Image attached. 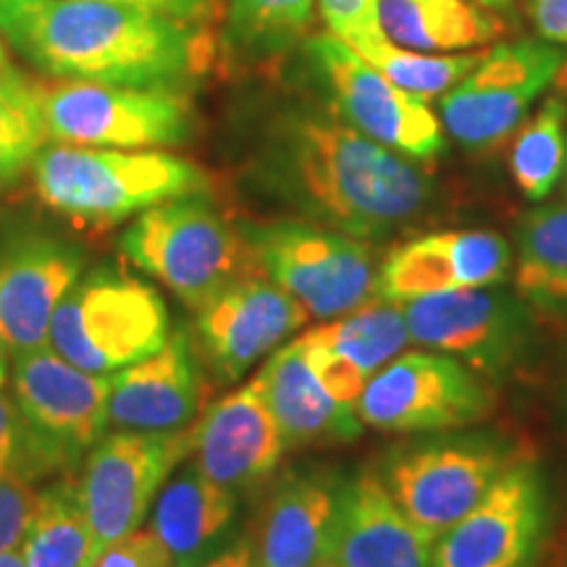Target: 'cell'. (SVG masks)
I'll use <instances>...</instances> for the list:
<instances>
[{
	"label": "cell",
	"mask_w": 567,
	"mask_h": 567,
	"mask_svg": "<svg viewBox=\"0 0 567 567\" xmlns=\"http://www.w3.org/2000/svg\"><path fill=\"white\" fill-rule=\"evenodd\" d=\"M239 179L255 200L365 243L421 224L436 200L431 176L326 103H281L258 118Z\"/></svg>",
	"instance_id": "obj_1"
},
{
	"label": "cell",
	"mask_w": 567,
	"mask_h": 567,
	"mask_svg": "<svg viewBox=\"0 0 567 567\" xmlns=\"http://www.w3.org/2000/svg\"><path fill=\"white\" fill-rule=\"evenodd\" d=\"M6 42L48 80L187 90L210 63L200 24L111 0H45Z\"/></svg>",
	"instance_id": "obj_2"
},
{
	"label": "cell",
	"mask_w": 567,
	"mask_h": 567,
	"mask_svg": "<svg viewBox=\"0 0 567 567\" xmlns=\"http://www.w3.org/2000/svg\"><path fill=\"white\" fill-rule=\"evenodd\" d=\"M30 182L48 210L76 226L109 229L153 205L210 197L213 182L195 161L168 151H118L48 142Z\"/></svg>",
	"instance_id": "obj_3"
},
{
	"label": "cell",
	"mask_w": 567,
	"mask_h": 567,
	"mask_svg": "<svg viewBox=\"0 0 567 567\" xmlns=\"http://www.w3.org/2000/svg\"><path fill=\"white\" fill-rule=\"evenodd\" d=\"M118 250L195 313L229 284L258 271L239 224L205 195L153 205L134 216L118 237Z\"/></svg>",
	"instance_id": "obj_4"
},
{
	"label": "cell",
	"mask_w": 567,
	"mask_h": 567,
	"mask_svg": "<svg viewBox=\"0 0 567 567\" xmlns=\"http://www.w3.org/2000/svg\"><path fill=\"white\" fill-rule=\"evenodd\" d=\"M526 452L494 431H444L394 444L375 471L423 534L436 538L465 517Z\"/></svg>",
	"instance_id": "obj_5"
},
{
	"label": "cell",
	"mask_w": 567,
	"mask_h": 567,
	"mask_svg": "<svg viewBox=\"0 0 567 567\" xmlns=\"http://www.w3.org/2000/svg\"><path fill=\"white\" fill-rule=\"evenodd\" d=\"M239 229L258 274L295 297L313 321H334L379 297L375 243L297 218L243 221Z\"/></svg>",
	"instance_id": "obj_6"
},
{
	"label": "cell",
	"mask_w": 567,
	"mask_h": 567,
	"mask_svg": "<svg viewBox=\"0 0 567 567\" xmlns=\"http://www.w3.org/2000/svg\"><path fill=\"white\" fill-rule=\"evenodd\" d=\"M168 337V308L153 284L95 268L55 308L48 344L82 371L111 375L151 358Z\"/></svg>",
	"instance_id": "obj_7"
},
{
	"label": "cell",
	"mask_w": 567,
	"mask_h": 567,
	"mask_svg": "<svg viewBox=\"0 0 567 567\" xmlns=\"http://www.w3.org/2000/svg\"><path fill=\"white\" fill-rule=\"evenodd\" d=\"M9 394L24 429L34 481L74 471L109 429L111 375L71 365L51 344L13 354Z\"/></svg>",
	"instance_id": "obj_8"
},
{
	"label": "cell",
	"mask_w": 567,
	"mask_h": 567,
	"mask_svg": "<svg viewBox=\"0 0 567 567\" xmlns=\"http://www.w3.org/2000/svg\"><path fill=\"white\" fill-rule=\"evenodd\" d=\"M410 342L452 354L492 386L526 371L538 344V316L505 284L396 302Z\"/></svg>",
	"instance_id": "obj_9"
},
{
	"label": "cell",
	"mask_w": 567,
	"mask_h": 567,
	"mask_svg": "<svg viewBox=\"0 0 567 567\" xmlns=\"http://www.w3.org/2000/svg\"><path fill=\"white\" fill-rule=\"evenodd\" d=\"M38 97L48 140L63 145L166 151L195 134L187 90L48 80Z\"/></svg>",
	"instance_id": "obj_10"
},
{
	"label": "cell",
	"mask_w": 567,
	"mask_h": 567,
	"mask_svg": "<svg viewBox=\"0 0 567 567\" xmlns=\"http://www.w3.org/2000/svg\"><path fill=\"white\" fill-rule=\"evenodd\" d=\"M302 55L323 103L352 130L417 166L444 153L446 132L431 103L389 82L337 34H310Z\"/></svg>",
	"instance_id": "obj_11"
},
{
	"label": "cell",
	"mask_w": 567,
	"mask_h": 567,
	"mask_svg": "<svg viewBox=\"0 0 567 567\" xmlns=\"http://www.w3.org/2000/svg\"><path fill=\"white\" fill-rule=\"evenodd\" d=\"M496 389L463 360L434 350H402L368 381L358 417L392 436L471 429L494 415Z\"/></svg>",
	"instance_id": "obj_12"
},
{
	"label": "cell",
	"mask_w": 567,
	"mask_h": 567,
	"mask_svg": "<svg viewBox=\"0 0 567 567\" xmlns=\"http://www.w3.org/2000/svg\"><path fill=\"white\" fill-rule=\"evenodd\" d=\"M565 69L563 45L547 40L499 42L463 82L439 97L446 137L486 155L513 137Z\"/></svg>",
	"instance_id": "obj_13"
},
{
	"label": "cell",
	"mask_w": 567,
	"mask_h": 567,
	"mask_svg": "<svg viewBox=\"0 0 567 567\" xmlns=\"http://www.w3.org/2000/svg\"><path fill=\"white\" fill-rule=\"evenodd\" d=\"M193 455V425L182 431H113L84 457L80 478L95 555L142 528L174 471Z\"/></svg>",
	"instance_id": "obj_14"
},
{
	"label": "cell",
	"mask_w": 567,
	"mask_h": 567,
	"mask_svg": "<svg viewBox=\"0 0 567 567\" xmlns=\"http://www.w3.org/2000/svg\"><path fill=\"white\" fill-rule=\"evenodd\" d=\"M549 526L547 476L526 455L471 513L436 538L431 567H536Z\"/></svg>",
	"instance_id": "obj_15"
},
{
	"label": "cell",
	"mask_w": 567,
	"mask_h": 567,
	"mask_svg": "<svg viewBox=\"0 0 567 567\" xmlns=\"http://www.w3.org/2000/svg\"><path fill=\"white\" fill-rule=\"evenodd\" d=\"M313 318L295 297L252 271L197 310L195 347L218 384H237Z\"/></svg>",
	"instance_id": "obj_16"
},
{
	"label": "cell",
	"mask_w": 567,
	"mask_h": 567,
	"mask_svg": "<svg viewBox=\"0 0 567 567\" xmlns=\"http://www.w3.org/2000/svg\"><path fill=\"white\" fill-rule=\"evenodd\" d=\"M84 271V250L40 226L0 231V337L13 354L48 344L63 297Z\"/></svg>",
	"instance_id": "obj_17"
},
{
	"label": "cell",
	"mask_w": 567,
	"mask_h": 567,
	"mask_svg": "<svg viewBox=\"0 0 567 567\" xmlns=\"http://www.w3.org/2000/svg\"><path fill=\"white\" fill-rule=\"evenodd\" d=\"M513 245L488 229L417 234L389 247L379 266V297L408 302L417 297L507 284Z\"/></svg>",
	"instance_id": "obj_18"
},
{
	"label": "cell",
	"mask_w": 567,
	"mask_h": 567,
	"mask_svg": "<svg viewBox=\"0 0 567 567\" xmlns=\"http://www.w3.org/2000/svg\"><path fill=\"white\" fill-rule=\"evenodd\" d=\"M287 450L258 375L231 389L193 423V465L234 494L264 486Z\"/></svg>",
	"instance_id": "obj_19"
},
{
	"label": "cell",
	"mask_w": 567,
	"mask_h": 567,
	"mask_svg": "<svg viewBox=\"0 0 567 567\" xmlns=\"http://www.w3.org/2000/svg\"><path fill=\"white\" fill-rule=\"evenodd\" d=\"M347 473L313 465L284 476L266 496L247 536L255 567H318L329 563Z\"/></svg>",
	"instance_id": "obj_20"
},
{
	"label": "cell",
	"mask_w": 567,
	"mask_h": 567,
	"mask_svg": "<svg viewBox=\"0 0 567 567\" xmlns=\"http://www.w3.org/2000/svg\"><path fill=\"white\" fill-rule=\"evenodd\" d=\"M203 405V360L187 329L172 331L151 358L111 373L109 425L116 431H182Z\"/></svg>",
	"instance_id": "obj_21"
},
{
	"label": "cell",
	"mask_w": 567,
	"mask_h": 567,
	"mask_svg": "<svg viewBox=\"0 0 567 567\" xmlns=\"http://www.w3.org/2000/svg\"><path fill=\"white\" fill-rule=\"evenodd\" d=\"M297 344L318 381L344 405H358L368 381L410 344L400 305L373 302L334 321L310 326Z\"/></svg>",
	"instance_id": "obj_22"
},
{
	"label": "cell",
	"mask_w": 567,
	"mask_h": 567,
	"mask_svg": "<svg viewBox=\"0 0 567 567\" xmlns=\"http://www.w3.org/2000/svg\"><path fill=\"white\" fill-rule=\"evenodd\" d=\"M434 538L394 502L375 467L347 476L331 563L339 567H431Z\"/></svg>",
	"instance_id": "obj_23"
},
{
	"label": "cell",
	"mask_w": 567,
	"mask_h": 567,
	"mask_svg": "<svg viewBox=\"0 0 567 567\" xmlns=\"http://www.w3.org/2000/svg\"><path fill=\"white\" fill-rule=\"evenodd\" d=\"M255 375L264 384L268 408H271L289 450L292 446L344 444L363 434L358 410L339 402L318 381L297 339L268 354Z\"/></svg>",
	"instance_id": "obj_24"
},
{
	"label": "cell",
	"mask_w": 567,
	"mask_h": 567,
	"mask_svg": "<svg viewBox=\"0 0 567 567\" xmlns=\"http://www.w3.org/2000/svg\"><path fill=\"white\" fill-rule=\"evenodd\" d=\"M239 494L213 484L189 463L161 488L151 509V528L174 567H197L231 542Z\"/></svg>",
	"instance_id": "obj_25"
},
{
	"label": "cell",
	"mask_w": 567,
	"mask_h": 567,
	"mask_svg": "<svg viewBox=\"0 0 567 567\" xmlns=\"http://www.w3.org/2000/svg\"><path fill=\"white\" fill-rule=\"evenodd\" d=\"M381 34L417 53L481 51L507 32L505 19L473 0H375Z\"/></svg>",
	"instance_id": "obj_26"
},
{
	"label": "cell",
	"mask_w": 567,
	"mask_h": 567,
	"mask_svg": "<svg viewBox=\"0 0 567 567\" xmlns=\"http://www.w3.org/2000/svg\"><path fill=\"white\" fill-rule=\"evenodd\" d=\"M513 287L538 321L567 323V200L520 218L513 243Z\"/></svg>",
	"instance_id": "obj_27"
},
{
	"label": "cell",
	"mask_w": 567,
	"mask_h": 567,
	"mask_svg": "<svg viewBox=\"0 0 567 567\" xmlns=\"http://www.w3.org/2000/svg\"><path fill=\"white\" fill-rule=\"evenodd\" d=\"M316 0H229L224 51L239 66L274 63L313 34Z\"/></svg>",
	"instance_id": "obj_28"
},
{
	"label": "cell",
	"mask_w": 567,
	"mask_h": 567,
	"mask_svg": "<svg viewBox=\"0 0 567 567\" xmlns=\"http://www.w3.org/2000/svg\"><path fill=\"white\" fill-rule=\"evenodd\" d=\"M19 549L27 567H92L97 555L80 481L66 476L42 488Z\"/></svg>",
	"instance_id": "obj_29"
},
{
	"label": "cell",
	"mask_w": 567,
	"mask_h": 567,
	"mask_svg": "<svg viewBox=\"0 0 567 567\" xmlns=\"http://www.w3.org/2000/svg\"><path fill=\"white\" fill-rule=\"evenodd\" d=\"M567 163V95L544 97L509 147V174L530 203H542L555 193Z\"/></svg>",
	"instance_id": "obj_30"
},
{
	"label": "cell",
	"mask_w": 567,
	"mask_h": 567,
	"mask_svg": "<svg viewBox=\"0 0 567 567\" xmlns=\"http://www.w3.org/2000/svg\"><path fill=\"white\" fill-rule=\"evenodd\" d=\"M48 142L38 82L17 66L0 71V193L30 176Z\"/></svg>",
	"instance_id": "obj_31"
},
{
	"label": "cell",
	"mask_w": 567,
	"mask_h": 567,
	"mask_svg": "<svg viewBox=\"0 0 567 567\" xmlns=\"http://www.w3.org/2000/svg\"><path fill=\"white\" fill-rule=\"evenodd\" d=\"M352 51L363 55L375 71H381L400 90L431 103L446 95L457 82H463L478 66L488 48L467 53H417L381 38L368 45L352 48Z\"/></svg>",
	"instance_id": "obj_32"
},
{
	"label": "cell",
	"mask_w": 567,
	"mask_h": 567,
	"mask_svg": "<svg viewBox=\"0 0 567 567\" xmlns=\"http://www.w3.org/2000/svg\"><path fill=\"white\" fill-rule=\"evenodd\" d=\"M316 3L326 32L337 34L350 48L368 45V42L384 38L379 27L375 0H316Z\"/></svg>",
	"instance_id": "obj_33"
},
{
	"label": "cell",
	"mask_w": 567,
	"mask_h": 567,
	"mask_svg": "<svg viewBox=\"0 0 567 567\" xmlns=\"http://www.w3.org/2000/svg\"><path fill=\"white\" fill-rule=\"evenodd\" d=\"M34 505H38V492L30 481L19 476L0 478V555L21 547Z\"/></svg>",
	"instance_id": "obj_34"
},
{
	"label": "cell",
	"mask_w": 567,
	"mask_h": 567,
	"mask_svg": "<svg viewBox=\"0 0 567 567\" xmlns=\"http://www.w3.org/2000/svg\"><path fill=\"white\" fill-rule=\"evenodd\" d=\"M92 567H174L168 551L151 528H137L109 544Z\"/></svg>",
	"instance_id": "obj_35"
},
{
	"label": "cell",
	"mask_w": 567,
	"mask_h": 567,
	"mask_svg": "<svg viewBox=\"0 0 567 567\" xmlns=\"http://www.w3.org/2000/svg\"><path fill=\"white\" fill-rule=\"evenodd\" d=\"M3 476H19L34 484L24 429L6 386L0 389V478Z\"/></svg>",
	"instance_id": "obj_36"
},
{
	"label": "cell",
	"mask_w": 567,
	"mask_h": 567,
	"mask_svg": "<svg viewBox=\"0 0 567 567\" xmlns=\"http://www.w3.org/2000/svg\"><path fill=\"white\" fill-rule=\"evenodd\" d=\"M530 19L542 40L567 45V0H530Z\"/></svg>",
	"instance_id": "obj_37"
},
{
	"label": "cell",
	"mask_w": 567,
	"mask_h": 567,
	"mask_svg": "<svg viewBox=\"0 0 567 567\" xmlns=\"http://www.w3.org/2000/svg\"><path fill=\"white\" fill-rule=\"evenodd\" d=\"M111 3L137 6V9L163 13V17L189 21V24H203L208 19L213 0H111Z\"/></svg>",
	"instance_id": "obj_38"
},
{
	"label": "cell",
	"mask_w": 567,
	"mask_h": 567,
	"mask_svg": "<svg viewBox=\"0 0 567 567\" xmlns=\"http://www.w3.org/2000/svg\"><path fill=\"white\" fill-rule=\"evenodd\" d=\"M197 567H255L250 536L243 534V536L231 538L224 549H218L216 555L203 559Z\"/></svg>",
	"instance_id": "obj_39"
},
{
	"label": "cell",
	"mask_w": 567,
	"mask_h": 567,
	"mask_svg": "<svg viewBox=\"0 0 567 567\" xmlns=\"http://www.w3.org/2000/svg\"><path fill=\"white\" fill-rule=\"evenodd\" d=\"M45 0H0V34L9 38L11 32H17L21 21L30 17L32 11H38Z\"/></svg>",
	"instance_id": "obj_40"
},
{
	"label": "cell",
	"mask_w": 567,
	"mask_h": 567,
	"mask_svg": "<svg viewBox=\"0 0 567 567\" xmlns=\"http://www.w3.org/2000/svg\"><path fill=\"white\" fill-rule=\"evenodd\" d=\"M557 405L567 425V347L563 352V363H559V381H557Z\"/></svg>",
	"instance_id": "obj_41"
},
{
	"label": "cell",
	"mask_w": 567,
	"mask_h": 567,
	"mask_svg": "<svg viewBox=\"0 0 567 567\" xmlns=\"http://www.w3.org/2000/svg\"><path fill=\"white\" fill-rule=\"evenodd\" d=\"M9 373H11V350L6 347L3 337H0V389L9 386Z\"/></svg>",
	"instance_id": "obj_42"
},
{
	"label": "cell",
	"mask_w": 567,
	"mask_h": 567,
	"mask_svg": "<svg viewBox=\"0 0 567 567\" xmlns=\"http://www.w3.org/2000/svg\"><path fill=\"white\" fill-rule=\"evenodd\" d=\"M0 567H27L24 557H21V549H9L0 555Z\"/></svg>",
	"instance_id": "obj_43"
},
{
	"label": "cell",
	"mask_w": 567,
	"mask_h": 567,
	"mask_svg": "<svg viewBox=\"0 0 567 567\" xmlns=\"http://www.w3.org/2000/svg\"><path fill=\"white\" fill-rule=\"evenodd\" d=\"M473 3H481V6H486V9H492V11H496V13H507V11H513V0H473Z\"/></svg>",
	"instance_id": "obj_44"
},
{
	"label": "cell",
	"mask_w": 567,
	"mask_h": 567,
	"mask_svg": "<svg viewBox=\"0 0 567 567\" xmlns=\"http://www.w3.org/2000/svg\"><path fill=\"white\" fill-rule=\"evenodd\" d=\"M13 61H11V51H9V42H6L3 34H0V71L11 69Z\"/></svg>",
	"instance_id": "obj_45"
},
{
	"label": "cell",
	"mask_w": 567,
	"mask_h": 567,
	"mask_svg": "<svg viewBox=\"0 0 567 567\" xmlns=\"http://www.w3.org/2000/svg\"><path fill=\"white\" fill-rule=\"evenodd\" d=\"M318 567H339V565L331 563V559H329V563H323V565H318Z\"/></svg>",
	"instance_id": "obj_46"
},
{
	"label": "cell",
	"mask_w": 567,
	"mask_h": 567,
	"mask_svg": "<svg viewBox=\"0 0 567 567\" xmlns=\"http://www.w3.org/2000/svg\"><path fill=\"white\" fill-rule=\"evenodd\" d=\"M565 176H567V163H565Z\"/></svg>",
	"instance_id": "obj_47"
}]
</instances>
